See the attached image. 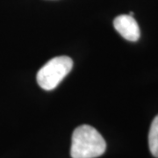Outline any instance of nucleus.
I'll return each mask as SVG.
<instances>
[{
	"instance_id": "f257e3e1",
	"label": "nucleus",
	"mask_w": 158,
	"mask_h": 158,
	"mask_svg": "<svg viewBox=\"0 0 158 158\" xmlns=\"http://www.w3.org/2000/svg\"><path fill=\"white\" fill-rule=\"evenodd\" d=\"M106 143L94 127L82 125L77 127L72 135L70 156L72 158H96L102 156Z\"/></svg>"
},
{
	"instance_id": "f03ea898",
	"label": "nucleus",
	"mask_w": 158,
	"mask_h": 158,
	"mask_svg": "<svg viewBox=\"0 0 158 158\" xmlns=\"http://www.w3.org/2000/svg\"><path fill=\"white\" fill-rule=\"evenodd\" d=\"M73 67L69 56H57L49 60L37 73L38 85L45 90H54L68 75Z\"/></svg>"
},
{
	"instance_id": "7ed1b4c3",
	"label": "nucleus",
	"mask_w": 158,
	"mask_h": 158,
	"mask_svg": "<svg viewBox=\"0 0 158 158\" xmlns=\"http://www.w3.org/2000/svg\"><path fill=\"white\" fill-rule=\"evenodd\" d=\"M113 27L118 34L127 40L137 41L140 38V27L133 16L119 15L113 20Z\"/></svg>"
},
{
	"instance_id": "20e7f679",
	"label": "nucleus",
	"mask_w": 158,
	"mask_h": 158,
	"mask_svg": "<svg viewBox=\"0 0 158 158\" xmlns=\"http://www.w3.org/2000/svg\"><path fill=\"white\" fill-rule=\"evenodd\" d=\"M148 146L151 154L158 158V115L151 123L148 134Z\"/></svg>"
}]
</instances>
